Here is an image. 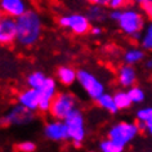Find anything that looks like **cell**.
<instances>
[{
    "instance_id": "obj_1",
    "label": "cell",
    "mask_w": 152,
    "mask_h": 152,
    "mask_svg": "<svg viewBox=\"0 0 152 152\" xmlns=\"http://www.w3.org/2000/svg\"><path fill=\"white\" fill-rule=\"evenodd\" d=\"M17 21V41L22 48L34 47L43 35V18L36 9L30 8Z\"/></svg>"
},
{
    "instance_id": "obj_2",
    "label": "cell",
    "mask_w": 152,
    "mask_h": 152,
    "mask_svg": "<svg viewBox=\"0 0 152 152\" xmlns=\"http://www.w3.org/2000/svg\"><path fill=\"white\" fill-rule=\"evenodd\" d=\"M116 23L124 35L134 41H139L146 26V14L135 8L128 7L125 9H121V16Z\"/></svg>"
},
{
    "instance_id": "obj_3",
    "label": "cell",
    "mask_w": 152,
    "mask_h": 152,
    "mask_svg": "<svg viewBox=\"0 0 152 152\" xmlns=\"http://www.w3.org/2000/svg\"><path fill=\"white\" fill-rule=\"evenodd\" d=\"M64 124L67 126L68 135L72 146L75 148H80L83 146L85 137H86V126H85V117L81 110L75 108L66 119Z\"/></svg>"
},
{
    "instance_id": "obj_4",
    "label": "cell",
    "mask_w": 152,
    "mask_h": 152,
    "mask_svg": "<svg viewBox=\"0 0 152 152\" xmlns=\"http://www.w3.org/2000/svg\"><path fill=\"white\" fill-rule=\"evenodd\" d=\"M140 133L138 123H132V121H120L115 125H112L107 132V137L112 139L115 143L125 148L129 143L137 138Z\"/></svg>"
},
{
    "instance_id": "obj_5",
    "label": "cell",
    "mask_w": 152,
    "mask_h": 152,
    "mask_svg": "<svg viewBox=\"0 0 152 152\" xmlns=\"http://www.w3.org/2000/svg\"><path fill=\"white\" fill-rule=\"evenodd\" d=\"M77 108V99L71 92H58L53 98L49 115L52 119L64 120L70 113Z\"/></svg>"
},
{
    "instance_id": "obj_6",
    "label": "cell",
    "mask_w": 152,
    "mask_h": 152,
    "mask_svg": "<svg viewBox=\"0 0 152 152\" xmlns=\"http://www.w3.org/2000/svg\"><path fill=\"white\" fill-rule=\"evenodd\" d=\"M77 84L86 93V96L93 101H96L98 97H101L106 92L103 83L92 71L86 70V68L77 70Z\"/></svg>"
},
{
    "instance_id": "obj_7",
    "label": "cell",
    "mask_w": 152,
    "mask_h": 152,
    "mask_svg": "<svg viewBox=\"0 0 152 152\" xmlns=\"http://www.w3.org/2000/svg\"><path fill=\"white\" fill-rule=\"evenodd\" d=\"M92 22L86 17V14L81 13H72V14H64L58 18V25L64 30L71 31L74 35L83 36L89 34Z\"/></svg>"
},
{
    "instance_id": "obj_8",
    "label": "cell",
    "mask_w": 152,
    "mask_h": 152,
    "mask_svg": "<svg viewBox=\"0 0 152 152\" xmlns=\"http://www.w3.org/2000/svg\"><path fill=\"white\" fill-rule=\"evenodd\" d=\"M35 119V113L31 110L26 108L22 104H16L0 117V126H23L32 123Z\"/></svg>"
},
{
    "instance_id": "obj_9",
    "label": "cell",
    "mask_w": 152,
    "mask_h": 152,
    "mask_svg": "<svg viewBox=\"0 0 152 152\" xmlns=\"http://www.w3.org/2000/svg\"><path fill=\"white\" fill-rule=\"evenodd\" d=\"M44 135L47 139L56 143H64L70 140V135H68L64 120L53 119L47 121V124L44 125Z\"/></svg>"
},
{
    "instance_id": "obj_10",
    "label": "cell",
    "mask_w": 152,
    "mask_h": 152,
    "mask_svg": "<svg viewBox=\"0 0 152 152\" xmlns=\"http://www.w3.org/2000/svg\"><path fill=\"white\" fill-rule=\"evenodd\" d=\"M57 79L54 77H48L45 79L44 84L39 89L40 92V102H39V111L41 113H49L50 104L53 102V98L56 97L57 92Z\"/></svg>"
},
{
    "instance_id": "obj_11",
    "label": "cell",
    "mask_w": 152,
    "mask_h": 152,
    "mask_svg": "<svg viewBox=\"0 0 152 152\" xmlns=\"http://www.w3.org/2000/svg\"><path fill=\"white\" fill-rule=\"evenodd\" d=\"M17 41V21L16 18L3 16L0 20V45H12Z\"/></svg>"
},
{
    "instance_id": "obj_12",
    "label": "cell",
    "mask_w": 152,
    "mask_h": 152,
    "mask_svg": "<svg viewBox=\"0 0 152 152\" xmlns=\"http://www.w3.org/2000/svg\"><path fill=\"white\" fill-rule=\"evenodd\" d=\"M31 8V0H0L3 16L18 18Z\"/></svg>"
},
{
    "instance_id": "obj_13",
    "label": "cell",
    "mask_w": 152,
    "mask_h": 152,
    "mask_svg": "<svg viewBox=\"0 0 152 152\" xmlns=\"http://www.w3.org/2000/svg\"><path fill=\"white\" fill-rule=\"evenodd\" d=\"M39 102H40V92L39 89L26 88L17 94V103L25 106L26 108L36 112L39 111Z\"/></svg>"
},
{
    "instance_id": "obj_14",
    "label": "cell",
    "mask_w": 152,
    "mask_h": 152,
    "mask_svg": "<svg viewBox=\"0 0 152 152\" xmlns=\"http://www.w3.org/2000/svg\"><path fill=\"white\" fill-rule=\"evenodd\" d=\"M137 83V71L133 64L124 63L117 70V84L121 88H130Z\"/></svg>"
},
{
    "instance_id": "obj_15",
    "label": "cell",
    "mask_w": 152,
    "mask_h": 152,
    "mask_svg": "<svg viewBox=\"0 0 152 152\" xmlns=\"http://www.w3.org/2000/svg\"><path fill=\"white\" fill-rule=\"evenodd\" d=\"M56 79L61 85L71 86L77 81V70L71 66H59L56 71Z\"/></svg>"
},
{
    "instance_id": "obj_16",
    "label": "cell",
    "mask_w": 152,
    "mask_h": 152,
    "mask_svg": "<svg viewBox=\"0 0 152 152\" xmlns=\"http://www.w3.org/2000/svg\"><path fill=\"white\" fill-rule=\"evenodd\" d=\"M86 17L89 18L90 22L93 23H101L104 22L108 18V12L106 10V7L103 5H97V4H90L86 9Z\"/></svg>"
},
{
    "instance_id": "obj_17",
    "label": "cell",
    "mask_w": 152,
    "mask_h": 152,
    "mask_svg": "<svg viewBox=\"0 0 152 152\" xmlns=\"http://www.w3.org/2000/svg\"><path fill=\"white\" fill-rule=\"evenodd\" d=\"M96 102L101 108H103L104 111L112 113V115H115V113L119 112V108H117V106L115 103V99H113V94H110V93L104 92L101 97L97 98Z\"/></svg>"
},
{
    "instance_id": "obj_18",
    "label": "cell",
    "mask_w": 152,
    "mask_h": 152,
    "mask_svg": "<svg viewBox=\"0 0 152 152\" xmlns=\"http://www.w3.org/2000/svg\"><path fill=\"white\" fill-rule=\"evenodd\" d=\"M146 50L142 48H130L128 50H125L124 56H123V59L125 63H129V64H133L134 66L135 63H139L142 62L146 57Z\"/></svg>"
},
{
    "instance_id": "obj_19",
    "label": "cell",
    "mask_w": 152,
    "mask_h": 152,
    "mask_svg": "<svg viewBox=\"0 0 152 152\" xmlns=\"http://www.w3.org/2000/svg\"><path fill=\"white\" fill-rule=\"evenodd\" d=\"M47 76L43 71H32L31 74L27 75L26 77V85L28 88H34V89H40L41 85L44 84Z\"/></svg>"
},
{
    "instance_id": "obj_20",
    "label": "cell",
    "mask_w": 152,
    "mask_h": 152,
    "mask_svg": "<svg viewBox=\"0 0 152 152\" xmlns=\"http://www.w3.org/2000/svg\"><path fill=\"white\" fill-rule=\"evenodd\" d=\"M113 99H115V103L119 108V111H123V110H128L132 107L133 102L130 99L128 94V90H117V92L113 93Z\"/></svg>"
},
{
    "instance_id": "obj_21",
    "label": "cell",
    "mask_w": 152,
    "mask_h": 152,
    "mask_svg": "<svg viewBox=\"0 0 152 152\" xmlns=\"http://www.w3.org/2000/svg\"><path fill=\"white\" fill-rule=\"evenodd\" d=\"M140 48L144 49L146 52H152V21L146 23L139 40Z\"/></svg>"
},
{
    "instance_id": "obj_22",
    "label": "cell",
    "mask_w": 152,
    "mask_h": 152,
    "mask_svg": "<svg viewBox=\"0 0 152 152\" xmlns=\"http://www.w3.org/2000/svg\"><path fill=\"white\" fill-rule=\"evenodd\" d=\"M98 148L102 152H123L125 148H123L121 146H119L117 143H115L112 139H110L108 137L106 139H102L99 144H98Z\"/></svg>"
},
{
    "instance_id": "obj_23",
    "label": "cell",
    "mask_w": 152,
    "mask_h": 152,
    "mask_svg": "<svg viewBox=\"0 0 152 152\" xmlns=\"http://www.w3.org/2000/svg\"><path fill=\"white\" fill-rule=\"evenodd\" d=\"M128 94L130 97V99L133 103H142L146 98V94H144V90L139 86L133 85L130 88H128Z\"/></svg>"
},
{
    "instance_id": "obj_24",
    "label": "cell",
    "mask_w": 152,
    "mask_h": 152,
    "mask_svg": "<svg viewBox=\"0 0 152 152\" xmlns=\"http://www.w3.org/2000/svg\"><path fill=\"white\" fill-rule=\"evenodd\" d=\"M137 121H143V123H150L152 121V107L139 108L135 113Z\"/></svg>"
},
{
    "instance_id": "obj_25",
    "label": "cell",
    "mask_w": 152,
    "mask_h": 152,
    "mask_svg": "<svg viewBox=\"0 0 152 152\" xmlns=\"http://www.w3.org/2000/svg\"><path fill=\"white\" fill-rule=\"evenodd\" d=\"M36 148V143L32 140H22V142L16 144V151L20 152H35Z\"/></svg>"
},
{
    "instance_id": "obj_26",
    "label": "cell",
    "mask_w": 152,
    "mask_h": 152,
    "mask_svg": "<svg viewBox=\"0 0 152 152\" xmlns=\"http://www.w3.org/2000/svg\"><path fill=\"white\" fill-rule=\"evenodd\" d=\"M134 0H110V8L111 9H125L130 7Z\"/></svg>"
},
{
    "instance_id": "obj_27",
    "label": "cell",
    "mask_w": 152,
    "mask_h": 152,
    "mask_svg": "<svg viewBox=\"0 0 152 152\" xmlns=\"http://www.w3.org/2000/svg\"><path fill=\"white\" fill-rule=\"evenodd\" d=\"M121 16V9H111V12H108V18L113 22H117Z\"/></svg>"
},
{
    "instance_id": "obj_28",
    "label": "cell",
    "mask_w": 152,
    "mask_h": 152,
    "mask_svg": "<svg viewBox=\"0 0 152 152\" xmlns=\"http://www.w3.org/2000/svg\"><path fill=\"white\" fill-rule=\"evenodd\" d=\"M102 32H103V30H102L101 26H98L97 23L93 25L92 27H90V31H89V34H92V36H101Z\"/></svg>"
},
{
    "instance_id": "obj_29",
    "label": "cell",
    "mask_w": 152,
    "mask_h": 152,
    "mask_svg": "<svg viewBox=\"0 0 152 152\" xmlns=\"http://www.w3.org/2000/svg\"><path fill=\"white\" fill-rule=\"evenodd\" d=\"M89 4H97V5H103V7H108L110 5V0H85Z\"/></svg>"
},
{
    "instance_id": "obj_30",
    "label": "cell",
    "mask_w": 152,
    "mask_h": 152,
    "mask_svg": "<svg viewBox=\"0 0 152 152\" xmlns=\"http://www.w3.org/2000/svg\"><path fill=\"white\" fill-rule=\"evenodd\" d=\"M146 133H148L151 137H152V121H150V123H146V130H144Z\"/></svg>"
},
{
    "instance_id": "obj_31",
    "label": "cell",
    "mask_w": 152,
    "mask_h": 152,
    "mask_svg": "<svg viewBox=\"0 0 152 152\" xmlns=\"http://www.w3.org/2000/svg\"><path fill=\"white\" fill-rule=\"evenodd\" d=\"M146 68H148V70H152V58L146 61Z\"/></svg>"
},
{
    "instance_id": "obj_32",
    "label": "cell",
    "mask_w": 152,
    "mask_h": 152,
    "mask_svg": "<svg viewBox=\"0 0 152 152\" xmlns=\"http://www.w3.org/2000/svg\"><path fill=\"white\" fill-rule=\"evenodd\" d=\"M144 1H148V0H134V3H135V4H138V5H140Z\"/></svg>"
},
{
    "instance_id": "obj_33",
    "label": "cell",
    "mask_w": 152,
    "mask_h": 152,
    "mask_svg": "<svg viewBox=\"0 0 152 152\" xmlns=\"http://www.w3.org/2000/svg\"><path fill=\"white\" fill-rule=\"evenodd\" d=\"M1 17H3V14H0V20H1Z\"/></svg>"
},
{
    "instance_id": "obj_34",
    "label": "cell",
    "mask_w": 152,
    "mask_h": 152,
    "mask_svg": "<svg viewBox=\"0 0 152 152\" xmlns=\"http://www.w3.org/2000/svg\"><path fill=\"white\" fill-rule=\"evenodd\" d=\"M0 14H3V13H1V10H0Z\"/></svg>"
},
{
    "instance_id": "obj_35",
    "label": "cell",
    "mask_w": 152,
    "mask_h": 152,
    "mask_svg": "<svg viewBox=\"0 0 152 152\" xmlns=\"http://www.w3.org/2000/svg\"><path fill=\"white\" fill-rule=\"evenodd\" d=\"M151 21H152V20H151Z\"/></svg>"
}]
</instances>
